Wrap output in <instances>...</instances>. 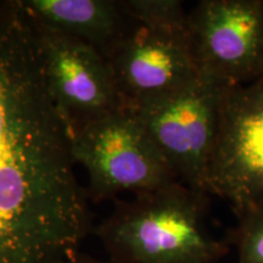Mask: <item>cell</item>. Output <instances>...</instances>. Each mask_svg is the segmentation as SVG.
I'll list each match as a JSON object with an SVG mask.
<instances>
[{
	"label": "cell",
	"instance_id": "7a4b0ae2",
	"mask_svg": "<svg viewBox=\"0 0 263 263\" xmlns=\"http://www.w3.org/2000/svg\"><path fill=\"white\" fill-rule=\"evenodd\" d=\"M209 197L180 182L118 197L93 233L110 263H218L230 245L207 228Z\"/></svg>",
	"mask_w": 263,
	"mask_h": 263
},
{
	"label": "cell",
	"instance_id": "8fae6325",
	"mask_svg": "<svg viewBox=\"0 0 263 263\" xmlns=\"http://www.w3.org/2000/svg\"><path fill=\"white\" fill-rule=\"evenodd\" d=\"M236 226L229 232V245L238 252V263H263V202L234 212Z\"/></svg>",
	"mask_w": 263,
	"mask_h": 263
},
{
	"label": "cell",
	"instance_id": "9c48e42d",
	"mask_svg": "<svg viewBox=\"0 0 263 263\" xmlns=\"http://www.w3.org/2000/svg\"><path fill=\"white\" fill-rule=\"evenodd\" d=\"M34 24L90 45L108 59L137 24L122 0H21Z\"/></svg>",
	"mask_w": 263,
	"mask_h": 263
},
{
	"label": "cell",
	"instance_id": "30bf717a",
	"mask_svg": "<svg viewBox=\"0 0 263 263\" xmlns=\"http://www.w3.org/2000/svg\"><path fill=\"white\" fill-rule=\"evenodd\" d=\"M128 15L137 25L149 28L188 29V14L179 0H122Z\"/></svg>",
	"mask_w": 263,
	"mask_h": 263
},
{
	"label": "cell",
	"instance_id": "8992f818",
	"mask_svg": "<svg viewBox=\"0 0 263 263\" xmlns=\"http://www.w3.org/2000/svg\"><path fill=\"white\" fill-rule=\"evenodd\" d=\"M33 25L45 84L70 136L127 108L110 61L103 54L77 39Z\"/></svg>",
	"mask_w": 263,
	"mask_h": 263
},
{
	"label": "cell",
	"instance_id": "ba28073f",
	"mask_svg": "<svg viewBox=\"0 0 263 263\" xmlns=\"http://www.w3.org/2000/svg\"><path fill=\"white\" fill-rule=\"evenodd\" d=\"M107 60L127 107L178 90L200 76L188 29L137 25Z\"/></svg>",
	"mask_w": 263,
	"mask_h": 263
},
{
	"label": "cell",
	"instance_id": "3957f363",
	"mask_svg": "<svg viewBox=\"0 0 263 263\" xmlns=\"http://www.w3.org/2000/svg\"><path fill=\"white\" fill-rule=\"evenodd\" d=\"M72 156L88 174L89 201L151 192L178 182L136 114L123 108L71 136Z\"/></svg>",
	"mask_w": 263,
	"mask_h": 263
},
{
	"label": "cell",
	"instance_id": "5b68a950",
	"mask_svg": "<svg viewBox=\"0 0 263 263\" xmlns=\"http://www.w3.org/2000/svg\"><path fill=\"white\" fill-rule=\"evenodd\" d=\"M188 37L200 74L228 87L263 80V0H201Z\"/></svg>",
	"mask_w": 263,
	"mask_h": 263
},
{
	"label": "cell",
	"instance_id": "277c9868",
	"mask_svg": "<svg viewBox=\"0 0 263 263\" xmlns=\"http://www.w3.org/2000/svg\"><path fill=\"white\" fill-rule=\"evenodd\" d=\"M228 88L200 74L178 90L128 107L145 128L177 180L196 192L209 194L207 177Z\"/></svg>",
	"mask_w": 263,
	"mask_h": 263
},
{
	"label": "cell",
	"instance_id": "7c38bea8",
	"mask_svg": "<svg viewBox=\"0 0 263 263\" xmlns=\"http://www.w3.org/2000/svg\"><path fill=\"white\" fill-rule=\"evenodd\" d=\"M70 263H110L108 261H101V259H98L93 257V256L84 254V252L80 251L78 254L74 255V257L71 259Z\"/></svg>",
	"mask_w": 263,
	"mask_h": 263
},
{
	"label": "cell",
	"instance_id": "6da1fadb",
	"mask_svg": "<svg viewBox=\"0 0 263 263\" xmlns=\"http://www.w3.org/2000/svg\"><path fill=\"white\" fill-rule=\"evenodd\" d=\"M71 136L49 95L34 25L0 2V263H70L93 232Z\"/></svg>",
	"mask_w": 263,
	"mask_h": 263
},
{
	"label": "cell",
	"instance_id": "52a82bcc",
	"mask_svg": "<svg viewBox=\"0 0 263 263\" xmlns=\"http://www.w3.org/2000/svg\"><path fill=\"white\" fill-rule=\"evenodd\" d=\"M207 190L233 213L263 202V80L227 89Z\"/></svg>",
	"mask_w": 263,
	"mask_h": 263
}]
</instances>
